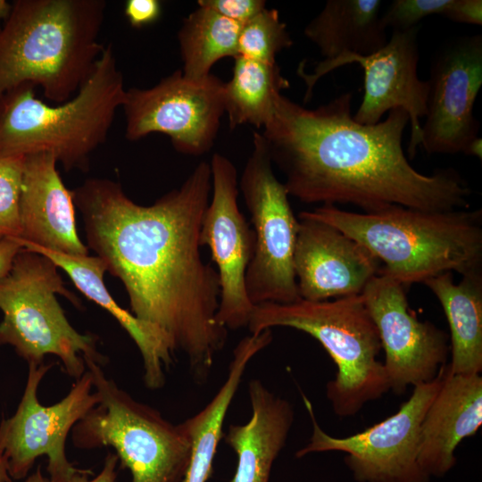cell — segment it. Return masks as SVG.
I'll use <instances>...</instances> for the list:
<instances>
[{
    "label": "cell",
    "mask_w": 482,
    "mask_h": 482,
    "mask_svg": "<svg viewBox=\"0 0 482 482\" xmlns=\"http://www.w3.org/2000/svg\"><path fill=\"white\" fill-rule=\"evenodd\" d=\"M253 145L239 183L254 233L245 289L253 305L292 303L300 299L294 270L299 220L274 174L261 133H253Z\"/></svg>",
    "instance_id": "cell-9"
},
{
    "label": "cell",
    "mask_w": 482,
    "mask_h": 482,
    "mask_svg": "<svg viewBox=\"0 0 482 482\" xmlns=\"http://www.w3.org/2000/svg\"><path fill=\"white\" fill-rule=\"evenodd\" d=\"M274 327L309 334L332 358L337 371L326 392L337 416H353L390 390L383 362L377 359L382 349L379 336L362 295L254 305L247 325L250 334Z\"/></svg>",
    "instance_id": "cell-6"
},
{
    "label": "cell",
    "mask_w": 482,
    "mask_h": 482,
    "mask_svg": "<svg viewBox=\"0 0 482 482\" xmlns=\"http://www.w3.org/2000/svg\"><path fill=\"white\" fill-rule=\"evenodd\" d=\"M241 27L212 9L198 5L184 19L178 33L183 76L191 80L204 79L218 61L237 57Z\"/></svg>",
    "instance_id": "cell-26"
},
{
    "label": "cell",
    "mask_w": 482,
    "mask_h": 482,
    "mask_svg": "<svg viewBox=\"0 0 482 482\" xmlns=\"http://www.w3.org/2000/svg\"><path fill=\"white\" fill-rule=\"evenodd\" d=\"M211 190L205 162L179 188L147 206L109 179H90L71 190L88 247L123 284L132 314L173 353L187 356L197 382L205 380L228 338V329L216 320L219 275L200 252Z\"/></svg>",
    "instance_id": "cell-1"
},
{
    "label": "cell",
    "mask_w": 482,
    "mask_h": 482,
    "mask_svg": "<svg viewBox=\"0 0 482 482\" xmlns=\"http://www.w3.org/2000/svg\"><path fill=\"white\" fill-rule=\"evenodd\" d=\"M445 18L461 23L482 24L481 0H453Z\"/></svg>",
    "instance_id": "cell-32"
},
{
    "label": "cell",
    "mask_w": 482,
    "mask_h": 482,
    "mask_svg": "<svg viewBox=\"0 0 482 482\" xmlns=\"http://www.w3.org/2000/svg\"><path fill=\"white\" fill-rule=\"evenodd\" d=\"M212 200L204 212L200 245L217 266L220 294L217 322L227 329L247 327L254 305L245 289V273L254 250V233L237 204V172L226 156L211 163Z\"/></svg>",
    "instance_id": "cell-14"
},
{
    "label": "cell",
    "mask_w": 482,
    "mask_h": 482,
    "mask_svg": "<svg viewBox=\"0 0 482 482\" xmlns=\"http://www.w3.org/2000/svg\"><path fill=\"white\" fill-rule=\"evenodd\" d=\"M24 249L49 258L68 274L86 297L106 310L119 322L140 352L147 387L157 389L164 385V370L171 363L174 353L156 331L115 302L104 281L106 266L98 256H70L34 246Z\"/></svg>",
    "instance_id": "cell-21"
},
{
    "label": "cell",
    "mask_w": 482,
    "mask_h": 482,
    "mask_svg": "<svg viewBox=\"0 0 482 482\" xmlns=\"http://www.w3.org/2000/svg\"><path fill=\"white\" fill-rule=\"evenodd\" d=\"M22 245L16 238H0V279L11 270L13 261Z\"/></svg>",
    "instance_id": "cell-34"
},
{
    "label": "cell",
    "mask_w": 482,
    "mask_h": 482,
    "mask_svg": "<svg viewBox=\"0 0 482 482\" xmlns=\"http://www.w3.org/2000/svg\"><path fill=\"white\" fill-rule=\"evenodd\" d=\"M292 45L293 40L286 24L280 21L278 12L265 7L242 24L237 56L265 63H277V54Z\"/></svg>",
    "instance_id": "cell-27"
},
{
    "label": "cell",
    "mask_w": 482,
    "mask_h": 482,
    "mask_svg": "<svg viewBox=\"0 0 482 482\" xmlns=\"http://www.w3.org/2000/svg\"><path fill=\"white\" fill-rule=\"evenodd\" d=\"M74 304L78 299L64 287L58 267L49 258L22 248L10 271L0 279V345H12L29 364L58 357L71 378L87 370L85 361L104 364L96 337L81 334L69 322L55 295Z\"/></svg>",
    "instance_id": "cell-7"
},
{
    "label": "cell",
    "mask_w": 482,
    "mask_h": 482,
    "mask_svg": "<svg viewBox=\"0 0 482 482\" xmlns=\"http://www.w3.org/2000/svg\"><path fill=\"white\" fill-rule=\"evenodd\" d=\"M264 347L259 337L248 335L242 338L233 351L227 378L220 389L199 412L181 422L191 443L190 461L182 482H207L212 474L227 411L250 361Z\"/></svg>",
    "instance_id": "cell-24"
},
{
    "label": "cell",
    "mask_w": 482,
    "mask_h": 482,
    "mask_svg": "<svg viewBox=\"0 0 482 482\" xmlns=\"http://www.w3.org/2000/svg\"><path fill=\"white\" fill-rule=\"evenodd\" d=\"M380 0H328L304 29L324 60L343 54L369 55L387 42Z\"/></svg>",
    "instance_id": "cell-23"
},
{
    "label": "cell",
    "mask_w": 482,
    "mask_h": 482,
    "mask_svg": "<svg viewBox=\"0 0 482 482\" xmlns=\"http://www.w3.org/2000/svg\"><path fill=\"white\" fill-rule=\"evenodd\" d=\"M161 13L162 4L158 0H128L124 5V14L134 28L154 23Z\"/></svg>",
    "instance_id": "cell-31"
},
{
    "label": "cell",
    "mask_w": 482,
    "mask_h": 482,
    "mask_svg": "<svg viewBox=\"0 0 482 482\" xmlns=\"http://www.w3.org/2000/svg\"><path fill=\"white\" fill-rule=\"evenodd\" d=\"M353 93L307 109L279 95L261 133L287 192L306 204H351L363 212L400 205L426 211L470 208L472 189L453 169L419 172L403 136L410 123L400 108L374 125L352 115Z\"/></svg>",
    "instance_id": "cell-2"
},
{
    "label": "cell",
    "mask_w": 482,
    "mask_h": 482,
    "mask_svg": "<svg viewBox=\"0 0 482 482\" xmlns=\"http://www.w3.org/2000/svg\"><path fill=\"white\" fill-rule=\"evenodd\" d=\"M118 461L119 459L114 453H108L104 466L96 477L88 479V475H92L93 472L90 470H82L75 473L67 482H116Z\"/></svg>",
    "instance_id": "cell-33"
},
{
    "label": "cell",
    "mask_w": 482,
    "mask_h": 482,
    "mask_svg": "<svg viewBox=\"0 0 482 482\" xmlns=\"http://www.w3.org/2000/svg\"><path fill=\"white\" fill-rule=\"evenodd\" d=\"M24 155L0 153V238L20 239Z\"/></svg>",
    "instance_id": "cell-28"
},
{
    "label": "cell",
    "mask_w": 482,
    "mask_h": 482,
    "mask_svg": "<svg viewBox=\"0 0 482 482\" xmlns=\"http://www.w3.org/2000/svg\"><path fill=\"white\" fill-rule=\"evenodd\" d=\"M35 89L21 84L0 97V153H49L66 170L86 169L125 98L112 45L104 46L91 74L70 100L48 104Z\"/></svg>",
    "instance_id": "cell-5"
},
{
    "label": "cell",
    "mask_w": 482,
    "mask_h": 482,
    "mask_svg": "<svg viewBox=\"0 0 482 482\" xmlns=\"http://www.w3.org/2000/svg\"><path fill=\"white\" fill-rule=\"evenodd\" d=\"M0 482H12V478L10 477L6 466V462L0 453Z\"/></svg>",
    "instance_id": "cell-38"
},
{
    "label": "cell",
    "mask_w": 482,
    "mask_h": 482,
    "mask_svg": "<svg viewBox=\"0 0 482 482\" xmlns=\"http://www.w3.org/2000/svg\"><path fill=\"white\" fill-rule=\"evenodd\" d=\"M198 5L244 24L266 7L263 0H199Z\"/></svg>",
    "instance_id": "cell-30"
},
{
    "label": "cell",
    "mask_w": 482,
    "mask_h": 482,
    "mask_svg": "<svg viewBox=\"0 0 482 482\" xmlns=\"http://www.w3.org/2000/svg\"><path fill=\"white\" fill-rule=\"evenodd\" d=\"M49 153L25 155L20 199L22 245L70 256L88 255L76 225L72 191L66 188Z\"/></svg>",
    "instance_id": "cell-18"
},
{
    "label": "cell",
    "mask_w": 482,
    "mask_h": 482,
    "mask_svg": "<svg viewBox=\"0 0 482 482\" xmlns=\"http://www.w3.org/2000/svg\"><path fill=\"white\" fill-rule=\"evenodd\" d=\"M225 82L211 74L191 80L180 70L149 88L126 90L124 111L128 140L153 133L168 136L184 154L202 155L211 150L225 113Z\"/></svg>",
    "instance_id": "cell-12"
},
{
    "label": "cell",
    "mask_w": 482,
    "mask_h": 482,
    "mask_svg": "<svg viewBox=\"0 0 482 482\" xmlns=\"http://www.w3.org/2000/svg\"><path fill=\"white\" fill-rule=\"evenodd\" d=\"M420 26L407 30H393L386 44L369 55L343 54L318 63L312 73L300 65L298 74L306 85L304 101L312 97L317 81L343 65L359 64L364 72V94L353 119L363 125L379 122L394 109L404 110L410 119V158L416 155L421 144L420 118L427 112L428 82L418 76Z\"/></svg>",
    "instance_id": "cell-13"
},
{
    "label": "cell",
    "mask_w": 482,
    "mask_h": 482,
    "mask_svg": "<svg viewBox=\"0 0 482 482\" xmlns=\"http://www.w3.org/2000/svg\"><path fill=\"white\" fill-rule=\"evenodd\" d=\"M378 330L389 389L403 395L409 386L432 381L446 364L447 335L409 309L404 287L379 273L361 294Z\"/></svg>",
    "instance_id": "cell-15"
},
{
    "label": "cell",
    "mask_w": 482,
    "mask_h": 482,
    "mask_svg": "<svg viewBox=\"0 0 482 482\" xmlns=\"http://www.w3.org/2000/svg\"><path fill=\"white\" fill-rule=\"evenodd\" d=\"M453 4V0H394L382 12L381 21L386 29L407 30L429 15L445 17Z\"/></svg>",
    "instance_id": "cell-29"
},
{
    "label": "cell",
    "mask_w": 482,
    "mask_h": 482,
    "mask_svg": "<svg viewBox=\"0 0 482 482\" xmlns=\"http://www.w3.org/2000/svg\"><path fill=\"white\" fill-rule=\"evenodd\" d=\"M52 364H29L26 386L14 414L0 423V453L12 479L27 477L36 460L47 457L52 482H67L82 470L69 461L67 437L74 426L99 402L89 370L75 381L68 395L52 405H43L37 390Z\"/></svg>",
    "instance_id": "cell-10"
},
{
    "label": "cell",
    "mask_w": 482,
    "mask_h": 482,
    "mask_svg": "<svg viewBox=\"0 0 482 482\" xmlns=\"http://www.w3.org/2000/svg\"><path fill=\"white\" fill-rule=\"evenodd\" d=\"M232 77L225 82L224 106L229 126L262 128L270 120L281 90L289 87L278 63L237 56Z\"/></svg>",
    "instance_id": "cell-25"
},
{
    "label": "cell",
    "mask_w": 482,
    "mask_h": 482,
    "mask_svg": "<svg viewBox=\"0 0 482 482\" xmlns=\"http://www.w3.org/2000/svg\"><path fill=\"white\" fill-rule=\"evenodd\" d=\"M461 277L455 284L453 273L445 272L424 284L438 299L449 325V372L474 375L482 370V271Z\"/></svg>",
    "instance_id": "cell-22"
},
{
    "label": "cell",
    "mask_w": 482,
    "mask_h": 482,
    "mask_svg": "<svg viewBox=\"0 0 482 482\" xmlns=\"http://www.w3.org/2000/svg\"><path fill=\"white\" fill-rule=\"evenodd\" d=\"M294 270L299 296L312 302L361 295L380 273L362 245L325 222L299 213Z\"/></svg>",
    "instance_id": "cell-17"
},
{
    "label": "cell",
    "mask_w": 482,
    "mask_h": 482,
    "mask_svg": "<svg viewBox=\"0 0 482 482\" xmlns=\"http://www.w3.org/2000/svg\"><path fill=\"white\" fill-rule=\"evenodd\" d=\"M421 144L428 154H455L478 137L474 104L482 86V36L445 45L430 67Z\"/></svg>",
    "instance_id": "cell-16"
},
{
    "label": "cell",
    "mask_w": 482,
    "mask_h": 482,
    "mask_svg": "<svg viewBox=\"0 0 482 482\" xmlns=\"http://www.w3.org/2000/svg\"><path fill=\"white\" fill-rule=\"evenodd\" d=\"M25 482H52L49 478H46L42 471L41 466H38L34 473L29 475Z\"/></svg>",
    "instance_id": "cell-36"
},
{
    "label": "cell",
    "mask_w": 482,
    "mask_h": 482,
    "mask_svg": "<svg viewBox=\"0 0 482 482\" xmlns=\"http://www.w3.org/2000/svg\"><path fill=\"white\" fill-rule=\"evenodd\" d=\"M12 9V4L6 0H0V28L8 17Z\"/></svg>",
    "instance_id": "cell-37"
},
{
    "label": "cell",
    "mask_w": 482,
    "mask_h": 482,
    "mask_svg": "<svg viewBox=\"0 0 482 482\" xmlns=\"http://www.w3.org/2000/svg\"><path fill=\"white\" fill-rule=\"evenodd\" d=\"M248 395L251 419L245 424L229 425L224 435L237 458L232 482H269L294 422V410L259 379L250 381Z\"/></svg>",
    "instance_id": "cell-20"
},
{
    "label": "cell",
    "mask_w": 482,
    "mask_h": 482,
    "mask_svg": "<svg viewBox=\"0 0 482 482\" xmlns=\"http://www.w3.org/2000/svg\"><path fill=\"white\" fill-rule=\"evenodd\" d=\"M444 365L430 382L414 386L408 401L384 420L357 434L335 437L319 426L311 402L303 395L312 423L309 443L297 458L312 453L339 451L358 482H429L418 462L424 416L437 394L445 372Z\"/></svg>",
    "instance_id": "cell-11"
},
{
    "label": "cell",
    "mask_w": 482,
    "mask_h": 482,
    "mask_svg": "<svg viewBox=\"0 0 482 482\" xmlns=\"http://www.w3.org/2000/svg\"><path fill=\"white\" fill-rule=\"evenodd\" d=\"M98 403L71 430L79 449L112 447L130 482H182L191 443L182 423L173 424L156 409L134 399L108 378L101 365L85 361Z\"/></svg>",
    "instance_id": "cell-8"
},
{
    "label": "cell",
    "mask_w": 482,
    "mask_h": 482,
    "mask_svg": "<svg viewBox=\"0 0 482 482\" xmlns=\"http://www.w3.org/2000/svg\"><path fill=\"white\" fill-rule=\"evenodd\" d=\"M463 154L465 155L476 157L481 160L482 157V138L477 137L465 148Z\"/></svg>",
    "instance_id": "cell-35"
},
{
    "label": "cell",
    "mask_w": 482,
    "mask_h": 482,
    "mask_svg": "<svg viewBox=\"0 0 482 482\" xmlns=\"http://www.w3.org/2000/svg\"><path fill=\"white\" fill-rule=\"evenodd\" d=\"M482 425V378L451 374L446 364L441 386L422 420L418 462L429 478L455 465L454 451Z\"/></svg>",
    "instance_id": "cell-19"
},
{
    "label": "cell",
    "mask_w": 482,
    "mask_h": 482,
    "mask_svg": "<svg viewBox=\"0 0 482 482\" xmlns=\"http://www.w3.org/2000/svg\"><path fill=\"white\" fill-rule=\"evenodd\" d=\"M300 214L339 229L380 262V273L404 287L445 272L482 271V211H426L391 205L352 212L322 204Z\"/></svg>",
    "instance_id": "cell-4"
},
{
    "label": "cell",
    "mask_w": 482,
    "mask_h": 482,
    "mask_svg": "<svg viewBox=\"0 0 482 482\" xmlns=\"http://www.w3.org/2000/svg\"><path fill=\"white\" fill-rule=\"evenodd\" d=\"M104 0H15L0 28V97L21 85L73 97L100 57Z\"/></svg>",
    "instance_id": "cell-3"
}]
</instances>
